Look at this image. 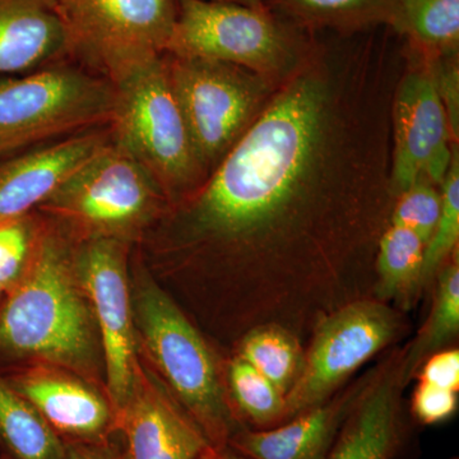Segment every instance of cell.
Segmentation results:
<instances>
[{"label":"cell","instance_id":"6da1fadb","mask_svg":"<svg viewBox=\"0 0 459 459\" xmlns=\"http://www.w3.org/2000/svg\"><path fill=\"white\" fill-rule=\"evenodd\" d=\"M328 111L320 81H294L255 117L204 184L157 222L168 223L180 246L237 253L255 265L258 325H298L283 246L312 210Z\"/></svg>","mask_w":459,"mask_h":459},{"label":"cell","instance_id":"7a4b0ae2","mask_svg":"<svg viewBox=\"0 0 459 459\" xmlns=\"http://www.w3.org/2000/svg\"><path fill=\"white\" fill-rule=\"evenodd\" d=\"M44 217L25 273L0 303V358L90 373L96 368L99 336L74 270L77 238Z\"/></svg>","mask_w":459,"mask_h":459},{"label":"cell","instance_id":"3957f363","mask_svg":"<svg viewBox=\"0 0 459 459\" xmlns=\"http://www.w3.org/2000/svg\"><path fill=\"white\" fill-rule=\"evenodd\" d=\"M134 316L162 382L211 446L226 448L241 429L219 364L201 332L147 271L138 273Z\"/></svg>","mask_w":459,"mask_h":459},{"label":"cell","instance_id":"277c9868","mask_svg":"<svg viewBox=\"0 0 459 459\" xmlns=\"http://www.w3.org/2000/svg\"><path fill=\"white\" fill-rule=\"evenodd\" d=\"M113 84L114 141L152 177L170 207L179 204L207 174L169 80L164 54L132 66Z\"/></svg>","mask_w":459,"mask_h":459},{"label":"cell","instance_id":"5b68a950","mask_svg":"<svg viewBox=\"0 0 459 459\" xmlns=\"http://www.w3.org/2000/svg\"><path fill=\"white\" fill-rule=\"evenodd\" d=\"M114 111L113 82L68 57L0 77V157L108 126Z\"/></svg>","mask_w":459,"mask_h":459},{"label":"cell","instance_id":"8992f818","mask_svg":"<svg viewBox=\"0 0 459 459\" xmlns=\"http://www.w3.org/2000/svg\"><path fill=\"white\" fill-rule=\"evenodd\" d=\"M169 207L152 177L113 138L36 211L77 240L110 238L131 244L155 228Z\"/></svg>","mask_w":459,"mask_h":459},{"label":"cell","instance_id":"52a82bcc","mask_svg":"<svg viewBox=\"0 0 459 459\" xmlns=\"http://www.w3.org/2000/svg\"><path fill=\"white\" fill-rule=\"evenodd\" d=\"M164 62L208 177L258 117L267 84L261 74L229 63L168 53Z\"/></svg>","mask_w":459,"mask_h":459},{"label":"cell","instance_id":"ba28073f","mask_svg":"<svg viewBox=\"0 0 459 459\" xmlns=\"http://www.w3.org/2000/svg\"><path fill=\"white\" fill-rule=\"evenodd\" d=\"M68 35L69 59L111 82L165 53L179 0H54Z\"/></svg>","mask_w":459,"mask_h":459},{"label":"cell","instance_id":"9c48e42d","mask_svg":"<svg viewBox=\"0 0 459 459\" xmlns=\"http://www.w3.org/2000/svg\"><path fill=\"white\" fill-rule=\"evenodd\" d=\"M404 328L400 310L376 298L350 301L323 316L313 329L300 374L287 392L285 421L331 398Z\"/></svg>","mask_w":459,"mask_h":459},{"label":"cell","instance_id":"30bf717a","mask_svg":"<svg viewBox=\"0 0 459 459\" xmlns=\"http://www.w3.org/2000/svg\"><path fill=\"white\" fill-rule=\"evenodd\" d=\"M129 247L117 238H89L77 240L74 247V270L98 329L115 422L128 400L140 362L129 289Z\"/></svg>","mask_w":459,"mask_h":459},{"label":"cell","instance_id":"8fae6325","mask_svg":"<svg viewBox=\"0 0 459 459\" xmlns=\"http://www.w3.org/2000/svg\"><path fill=\"white\" fill-rule=\"evenodd\" d=\"M165 53L229 63L262 74L285 65L291 47L283 30L259 7L179 0Z\"/></svg>","mask_w":459,"mask_h":459},{"label":"cell","instance_id":"7c38bea8","mask_svg":"<svg viewBox=\"0 0 459 459\" xmlns=\"http://www.w3.org/2000/svg\"><path fill=\"white\" fill-rule=\"evenodd\" d=\"M448 115L437 81L415 72L407 75L394 104V192L411 188L420 180L442 184L451 166Z\"/></svg>","mask_w":459,"mask_h":459},{"label":"cell","instance_id":"4fadbf2b","mask_svg":"<svg viewBox=\"0 0 459 459\" xmlns=\"http://www.w3.org/2000/svg\"><path fill=\"white\" fill-rule=\"evenodd\" d=\"M115 433L122 435L126 459H202L213 449L164 382L141 361Z\"/></svg>","mask_w":459,"mask_h":459},{"label":"cell","instance_id":"5bb4252c","mask_svg":"<svg viewBox=\"0 0 459 459\" xmlns=\"http://www.w3.org/2000/svg\"><path fill=\"white\" fill-rule=\"evenodd\" d=\"M402 351L389 353L368 371L360 394L347 413L325 459H397L410 442L402 392Z\"/></svg>","mask_w":459,"mask_h":459},{"label":"cell","instance_id":"9a60e30c","mask_svg":"<svg viewBox=\"0 0 459 459\" xmlns=\"http://www.w3.org/2000/svg\"><path fill=\"white\" fill-rule=\"evenodd\" d=\"M111 140L108 126L0 157V223L38 210Z\"/></svg>","mask_w":459,"mask_h":459},{"label":"cell","instance_id":"2e32d148","mask_svg":"<svg viewBox=\"0 0 459 459\" xmlns=\"http://www.w3.org/2000/svg\"><path fill=\"white\" fill-rule=\"evenodd\" d=\"M65 443H101L115 433V412L107 395L72 374L31 368L7 377Z\"/></svg>","mask_w":459,"mask_h":459},{"label":"cell","instance_id":"e0dca14e","mask_svg":"<svg viewBox=\"0 0 459 459\" xmlns=\"http://www.w3.org/2000/svg\"><path fill=\"white\" fill-rule=\"evenodd\" d=\"M367 376L277 427L238 429L230 439L229 448L247 459H325Z\"/></svg>","mask_w":459,"mask_h":459},{"label":"cell","instance_id":"ac0fdd59","mask_svg":"<svg viewBox=\"0 0 459 459\" xmlns=\"http://www.w3.org/2000/svg\"><path fill=\"white\" fill-rule=\"evenodd\" d=\"M66 57L68 35L54 0H0V77Z\"/></svg>","mask_w":459,"mask_h":459},{"label":"cell","instance_id":"d6986e66","mask_svg":"<svg viewBox=\"0 0 459 459\" xmlns=\"http://www.w3.org/2000/svg\"><path fill=\"white\" fill-rule=\"evenodd\" d=\"M425 244L409 229L391 223L377 246L374 294L383 303L394 301L409 309L421 291Z\"/></svg>","mask_w":459,"mask_h":459},{"label":"cell","instance_id":"ffe728a7","mask_svg":"<svg viewBox=\"0 0 459 459\" xmlns=\"http://www.w3.org/2000/svg\"><path fill=\"white\" fill-rule=\"evenodd\" d=\"M66 443L0 376V448L7 459H62Z\"/></svg>","mask_w":459,"mask_h":459},{"label":"cell","instance_id":"44dd1931","mask_svg":"<svg viewBox=\"0 0 459 459\" xmlns=\"http://www.w3.org/2000/svg\"><path fill=\"white\" fill-rule=\"evenodd\" d=\"M430 313L415 340L402 351L401 370L404 385L416 377L429 356L446 349L459 333V265L449 263L437 272Z\"/></svg>","mask_w":459,"mask_h":459},{"label":"cell","instance_id":"7402d4cb","mask_svg":"<svg viewBox=\"0 0 459 459\" xmlns=\"http://www.w3.org/2000/svg\"><path fill=\"white\" fill-rule=\"evenodd\" d=\"M238 356L287 394L303 367L298 334L276 323L250 328L238 344Z\"/></svg>","mask_w":459,"mask_h":459},{"label":"cell","instance_id":"603a6c76","mask_svg":"<svg viewBox=\"0 0 459 459\" xmlns=\"http://www.w3.org/2000/svg\"><path fill=\"white\" fill-rule=\"evenodd\" d=\"M229 398L241 427L264 430L282 424L286 397L240 356L228 367Z\"/></svg>","mask_w":459,"mask_h":459},{"label":"cell","instance_id":"cb8c5ba5","mask_svg":"<svg viewBox=\"0 0 459 459\" xmlns=\"http://www.w3.org/2000/svg\"><path fill=\"white\" fill-rule=\"evenodd\" d=\"M392 17L429 49L457 48L459 0H394Z\"/></svg>","mask_w":459,"mask_h":459},{"label":"cell","instance_id":"d4e9b609","mask_svg":"<svg viewBox=\"0 0 459 459\" xmlns=\"http://www.w3.org/2000/svg\"><path fill=\"white\" fill-rule=\"evenodd\" d=\"M442 212L431 238L425 244L422 261V290L433 282L444 262L458 247L459 240V164L457 153L443 180Z\"/></svg>","mask_w":459,"mask_h":459},{"label":"cell","instance_id":"484cf974","mask_svg":"<svg viewBox=\"0 0 459 459\" xmlns=\"http://www.w3.org/2000/svg\"><path fill=\"white\" fill-rule=\"evenodd\" d=\"M39 211L0 223V282L7 292L25 273L44 228Z\"/></svg>","mask_w":459,"mask_h":459},{"label":"cell","instance_id":"4316f807","mask_svg":"<svg viewBox=\"0 0 459 459\" xmlns=\"http://www.w3.org/2000/svg\"><path fill=\"white\" fill-rule=\"evenodd\" d=\"M398 197L392 223L411 230L427 244L442 212V193L430 181L420 180Z\"/></svg>","mask_w":459,"mask_h":459},{"label":"cell","instance_id":"83f0119b","mask_svg":"<svg viewBox=\"0 0 459 459\" xmlns=\"http://www.w3.org/2000/svg\"><path fill=\"white\" fill-rule=\"evenodd\" d=\"M290 7L309 18L325 21L359 20L394 14V0H286Z\"/></svg>","mask_w":459,"mask_h":459},{"label":"cell","instance_id":"f1b7e54d","mask_svg":"<svg viewBox=\"0 0 459 459\" xmlns=\"http://www.w3.org/2000/svg\"><path fill=\"white\" fill-rule=\"evenodd\" d=\"M458 410V392L420 382L411 402V413L422 425L448 421Z\"/></svg>","mask_w":459,"mask_h":459},{"label":"cell","instance_id":"f546056e","mask_svg":"<svg viewBox=\"0 0 459 459\" xmlns=\"http://www.w3.org/2000/svg\"><path fill=\"white\" fill-rule=\"evenodd\" d=\"M416 377H419V382L458 392V349H444L429 356L424 364L420 367Z\"/></svg>","mask_w":459,"mask_h":459},{"label":"cell","instance_id":"4dcf8cb0","mask_svg":"<svg viewBox=\"0 0 459 459\" xmlns=\"http://www.w3.org/2000/svg\"><path fill=\"white\" fill-rule=\"evenodd\" d=\"M62 459H126L122 448L110 442L66 443Z\"/></svg>","mask_w":459,"mask_h":459},{"label":"cell","instance_id":"1f68e13d","mask_svg":"<svg viewBox=\"0 0 459 459\" xmlns=\"http://www.w3.org/2000/svg\"><path fill=\"white\" fill-rule=\"evenodd\" d=\"M440 96H442L446 115H448L451 131L458 133V72L452 69L449 74L444 75L442 84L437 82Z\"/></svg>","mask_w":459,"mask_h":459},{"label":"cell","instance_id":"d6a6232c","mask_svg":"<svg viewBox=\"0 0 459 459\" xmlns=\"http://www.w3.org/2000/svg\"><path fill=\"white\" fill-rule=\"evenodd\" d=\"M202 459H247L244 458L243 455H238V453L232 451L231 448L226 446V448L216 449L213 448L212 451L207 453Z\"/></svg>","mask_w":459,"mask_h":459},{"label":"cell","instance_id":"836d02e7","mask_svg":"<svg viewBox=\"0 0 459 459\" xmlns=\"http://www.w3.org/2000/svg\"><path fill=\"white\" fill-rule=\"evenodd\" d=\"M208 2L232 3V4L247 5V7H261V0H208Z\"/></svg>","mask_w":459,"mask_h":459},{"label":"cell","instance_id":"e575fe53","mask_svg":"<svg viewBox=\"0 0 459 459\" xmlns=\"http://www.w3.org/2000/svg\"><path fill=\"white\" fill-rule=\"evenodd\" d=\"M5 295H7V290H5V287L2 285V282H0V303H2Z\"/></svg>","mask_w":459,"mask_h":459},{"label":"cell","instance_id":"d590c367","mask_svg":"<svg viewBox=\"0 0 459 459\" xmlns=\"http://www.w3.org/2000/svg\"><path fill=\"white\" fill-rule=\"evenodd\" d=\"M448 459H458V457H452V458H448Z\"/></svg>","mask_w":459,"mask_h":459}]
</instances>
